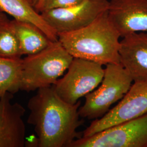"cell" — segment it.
I'll return each instance as SVG.
<instances>
[{
  "label": "cell",
  "instance_id": "9a60e30c",
  "mask_svg": "<svg viewBox=\"0 0 147 147\" xmlns=\"http://www.w3.org/2000/svg\"><path fill=\"white\" fill-rule=\"evenodd\" d=\"M19 44L11 20L0 26V57L21 58Z\"/></svg>",
  "mask_w": 147,
  "mask_h": 147
},
{
  "label": "cell",
  "instance_id": "d6986e66",
  "mask_svg": "<svg viewBox=\"0 0 147 147\" xmlns=\"http://www.w3.org/2000/svg\"><path fill=\"white\" fill-rule=\"evenodd\" d=\"M37 1H38V0H37V1H36V2H37Z\"/></svg>",
  "mask_w": 147,
  "mask_h": 147
},
{
  "label": "cell",
  "instance_id": "8992f818",
  "mask_svg": "<svg viewBox=\"0 0 147 147\" xmlns=\"http://www.w3.org/2000/svg\"><path fill=\"white\" fill-rule=\"evenodd\" d=\"M70 147H147V113L92 136L81 137Z\"/></svg>",
  "mask_w": 147,
  "mask_h": 147
},
{
  "label": "cell",
  "instance_id": "4fadbf2b",
  "mask_svg": "<svg viewBox=\"0 0 147 147\" xmlns=\"http://www.w3.org/2000/svg\"><path fill=\"white\" fill-rule=\"evenodd\" d=\"M11 22L19 42L22 56L39 53L53 42L41 30L31 23L15 19L11 20Z\"/></svg>",
  "mask_w": 147,
  "mask_h": 147
},
{
  "label": "cell",
  "instance_id": "7a4b0ae2",
  "mask_svg": "<svg viewBox=\"0 0 147 147\" xmlns=\"http://www.w3.org/2000/svg\"><path fill=\"white\" fill-rule=\"evenodd\" d=\"M120 38L107 11L84 28L58 33V41L73 57L105 65L120 63Z\"/></svg>",
  "mask_w": 147,
  "mask_h": 147
},
{
  "label": "cell",
  "instance_id": "ac0fdd59",
  "mask_svg": "<svg viewBox=\"0 0 147 147\" xmlns=\"http://www.w3.org/2000/svg\"><path fill=\"white\" fill-rule=\"evenodd\" d=\"M28 1H29V2L31 3V4L32 5H33V6H34V4H35L36 2V1H37V0H28Z\"/></svg>",
  "mask_w": 147,
  "mask_h": 147
},
{
  "label": "cell",
  "instance_id": "277c9868",
  "mask_svg": "<svg viewBox=\"0 0 147 147\" xmlns=\"http://www.w3.org/2000/svg\"><path fill=\"white\" fill-rule=\"evenodd\" d=\"M104 69L99 87L84 96V104L79 107L82 118L93 121L104 116L112 105L124 96L134 82L121 63L108 64Z\"/></svg>",
  "mask_w": 147,
  "mask_h": 147
},
{
  "label": "cell",
  "instance_id": "e0dca14e",
  "mask_svg": "<svg viewBox=\"0 0 147 147\" xmlns=\"http://www.w3.org/2000/svg\"><path fill=\"white\" fill-rule=\"evenodd\" d=\"M10 20L8 18L5 13L0 9V26L9 22Z\"/></svg>",
  "mask_w": 147,
  "mask_h": 147
},
{
  "label": "cell",
  "instance_id": "5bb4252c",
  "mask_svg": "<svg viewBox=\"0 0 147 147\" xmlns=\"http://www.w3.org/2000/svg\"><path fill=\"white\" fill-rule=\"evenodd\" d=\"M22 58L0 57V99L7 93L15 94L20 90Z\"/></svg>",
  "mask_w": 147,
  "mask_h": 147
},
{
  "label": "cell",
  "instance_id": "7c38bea8",
  "mask_svg": "<svg viewBox=\"0 0 147 147\" xmlns=\"http://www.w3.org/2000/svg\"><path fill=\"white\" fill-rule=\"evenodd\" d=\"M0 9L15 20L34 25L52 42L58 41L57 33L35 10L28 0H0Z\"/></svg>",
  "mask_w": 147,
  "mask_h": 147
},
{
  "label": "cell",
  "instance_id": "6da1fadb",
  "mask_svg": "<svg viewBox=\"0 0 147 147\" xmlns=\"http://www.w3.org/2000/svg\"><path fill=\"white\" fill-rule=\"evenodd\" d=\"M81 104L80 100L74 105L64 101L52 86L38 89L27 104V123L36 133V147H70L78 138L77 130L82 123Z\"/></svg>",
  "mask_w": 147,
  "mask_h": 147
},
{
  "label": "cell",
  "instance_id": "ba28073f",
  "mask_svg": "<svg viewBox=\"0 0 147 147\" xmlns=\"http://www.w3.org/2000/svg\"><path fill=\"white\" fill-rule=\"evenodd\" d=\"M108 0H84L78 5L55 9L40 13L58 33L76 31L88 25L107 11Z\"/></svg>",
  "mask_w": 147,
  "mask_h": 147
},
{
  "label": "cell",
  "instance_id": "8fae6325",
  "mask_svg": "<svg viewBox=\"0 0 147 147\" xmlns=\"http://www.w3.org/2000/svg\"><path fill=\"white\" fill-rule=\"evenodd\" d=\"M120 63L134 81H147V32L126 35L120 41Z\"/></svg>",
  "mask_w": 147,
  "mask_h": 147
},
{
  "label": "cell",
  "instance_id": "5b68a950",
  "mask_svg": "<svg viewBox=\"0 0 147 147\" xmlns=\"http://www.w3.org/2000/svg\"><path fill=\"white\" fill-rule=\"evenodd\" d=\"M102 65L93 61L74 57L66 73L52 86L53 89L64 101L75 104L101 84L105 72Z\"/></svg>",
  "mask_w": 147,
  "mask_h": 147
},
{
  "label": "cell",
  "instance_id": "52a82bcc",
  "mask_svg": "<svg viewBox=\"0 0 147 147\" xmlns=\"http://www.w3.org/2000/svg\"><path fill=\"white\" fill-rule=\"evenodd\" d=\"M147 113V81L133 82L119 103L100 118L92 121L82 137L92 136L111 127Z\"/></svg>",
  "mask_w": 147,
  "mask_h": 147
},
{
  "label": "cell",
  "instance_id": "3957f363",
  "mask_svg": "<svg viewBox=\"0 0 147 147\" xmlns=\"http://www.w3.org/2000/svg\"><path fill=\"white\" fill-rule=\"evenodd\" d=\"M73 58L58 40L22 58L20 90L30 92L53 86L67 70Z\"/></svg>",
  "mask_w": 147,
  "mask_h": 147
},
{
  "label": "cell",
  "instance_id": "30bf717a",
  "mask_svg": "<svg viewBox=\"0 0 147 147\" xmlns=\"http://www.w3.org/2000/svg\"><path fill=\"white\" fill-rule=\"evenodd\" d=\"M14 94L7 93L0 99V147L26 146V126L23 120L25 108L13 102Z\"/></svg>",
  "mask_w": 147,
  "mask_h": 147
},
{
  "label": "cell",
  "instance_id": "2e32d148",
  "mask_svg": "<svg viewBox=\"0 0 147 147\" xmlns=\"http://www.w3.org/2000/svg\"><path fill=\"white\" fill-rule=\"evenodd\" d=\"M84 0H38L34 5L39 13L55 9L64 8L78 5Z\"/></svg>",
  "mask_w": 147,
  "mask_h": 147
},
{
  "label": "cell",
  "instance_id": "9c48e42d",
  "mask_svg": "<svg viewBox=\"0 0 147 147\" xmlns=\"http://www.w3.org/2000/svg\"><path fill=\"white\" fill-rule=\"evenodd\" d=\"M107 12L121 38L147 32V0H110Z\"/></svg>",
  "mask_w": 147,
  "mask_h": 147
}]
</instances>
